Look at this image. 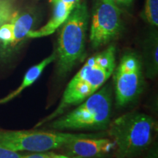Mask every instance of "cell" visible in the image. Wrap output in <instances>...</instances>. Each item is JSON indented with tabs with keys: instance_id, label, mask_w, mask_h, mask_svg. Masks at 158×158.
I'll return each mask as SVG.
<instances>
[{
	"instance_id": "13",
	"label": "cell",
	"mask_w": 158,
	"mask_h": 158,
	"mask_svg": "<svg viewBox=\"0 0 158 158\" xmlns=\"http://www.w3.org/2000/svg\"><path fill=\"white\" fill-rule=\"evenodd\" d=\"M144 19L153 27L158 26V0H146Z\"/></svg>"
},
{
	"instance_id": "2",
	"label": "cell",
	"mask_w": 158,
	"mask_h": 158,
	"mask_svg": "<svg viewBox=\"0 0 158 158\" xmlns=\"http://www.w3.org/2000/svg\"><path fill=\"white\" fill-rule=\"evenodd\" d=\"M107 130L115 143L116 158H136L152 145L156 122L148 114L129 112L110 122Z\"/></svg>"
},
{
	"instance_id": "12",
	"label": "cell",
	"mask_w": 158,
	"mask_h": 158,
	"mask_svg": "<svg viewBox=\"0 0 158 158\" xmlns=\"http://www.w3.org/2000/svg\"><path fill=\"white\" fill-rule=\"evenodd\" d=\"M143 64L147 78L154 80L158 74V37L157 31L150 34L143 45Z\"/></svg>"
},
{
	"instance_id": "11",
	"label": "cell",
	"mask_w": 158,
	"mask_h": 158,
	"mask_svg": "<svg viewBox=\"0 0 158 158\" xmlns=\"http://www.w3.org/2000/svg\"><path fill=\"white\" fill-rule=\"evenodd\" d=\"M55 60H56V53L54 52L53 54L49 55L48 56H47L46 58L43 59L38 64H35L29 68L25 73L24 76H23L21 85L16 89L10 92L5 98L0 99V105L7 103V102H10L13 99L15 98L19 94H21V92L25 89L31 86L40 78V76L43 73V71L46 68V67L50 64L51 63L54 62Z\"/></svg>"
},
{
	"instance_id": "14",
	"label": "cell",
	"mask_w": 158,
	"mask_h": 158,
	"mask_svg": "<svg viewBox=\"0 0 158 158\" xmlns=\"http://www.w3.org/2000/svg\"><path fill=\"white\" fill-rule=\"evenodd\" d=\"M16 0H0V27L8 22L15 13Z\"/></svg>"
},
{
	"instance_id": "18",
	"label": "cell",
	"mask_w": 158,
	"mask_h": 158,
	"mask_svg": "<svg viewBox=\"0 0 158 158\" xmlns=\"http://www.w3.org/2000/svg\"><path fill=\"white\" fill-rule=\"evenodd\" d=\"M133 0H122V5L129 6L132 3Z\"/></svg>"
},
{
	"instance_id": "15",
	"label": "cell",
	"mask_w": 158,
	"mask_h": 158,
	"mask_svg": "<svg viewBox=\"0 0 158 158\" xmlns=\"http://www.w3.org/2000/svg\"><path fill=\"white\" fill-rule=\"evenodd\" d=\"M22 155L17 152L4 149L0 147V158H21Z\"/></svg>"
},
{
	"instance_id": "8",
	"label": "cell",
	"mask_w": 158,
	"mask_h": 158,
	"mask_svg": "<svg viewBox=\"0 0 158 158\" xmlns=\"http://www.w3.org/2000/svg\"><path fill=\"white\" fill-rule=\"evenodd\" d=\"M65 155L73 158H98L115 150V143L108 138L96 135L77 138L62 147Z\"/></svg>"
},
{
	"instance_id": "9",
	"label": "cell",
	"mask_w": 158,
	"mask_h": 158,
	"mask_svg": "<svg viewBox=\"0 0 158 158\" xmlns=\"http://www.w3.org/2000/svg\"><path fill=\"white\" fill-rule=\"evenodd\" d=\"M81 0H50L53 5L51 18L44 26L38 29H31L27 34V38H40L52 35L68 19L71 12Z\"/></svg>"
},
{
	"instance_id": "1",
	"label": "cell",
	"mask_w": 158,
	"mask_h": 158,
	"mask_svg": "<svg viewBox=\"0 0 158 158\" xmlns=\"http://www.w3.org/2000/svg\"><path fill=\"white\" fill-rule=\"evenodd\" d=\"M115 68L116 48L113 45L89 57L69 82L56 109L42 118L35 128L45 125L95 93L111 77Z\"/></svg>"
},
{
	"instance_id": "10",
	"label": "cell",
	"mask_w": 158,
	"mask_h": 158,
	"mask_svg": "<svg viewBox=\"0 0 158 158\" xmlns=\"http://www.w3.org/2000/svg\"><path fill=\"white\" fill-rule=\"evenodd\" d=\"M10 21L13 24V39L6 56L10 55L27 38V34L31 30L35 23V18L34 14L29 12L21 14L15 12Z\"/></svg>"
},
{
	"instance_id": "6",
	"label": "cell",
	"mask_w": 158,
	"mask_h": 158,
	"mask_svg": "<svg viewBox=\"0 0 158 158\" xmlns=\"http://www.w3.org/2000/svg\"><path fill=\"white\" fill-rule=\"evenodd\" d=\"M112 76L116 105L118 108L125 107L132 103L143 92V64L135 53L124 54Z\"/></svg>"
},
{
	"instance_id": "4",
	"label": "cell",
	"mask_w": 158,
	"mask_h": 158,
	"mask_svg": "<svg viewBox=\"0 0 158 158\" xmlns=\"http://www.w3.org/2000/svg\"><path fill=\"white\" fill-rule=\"evenodd\" d=\"M78 105L70 112L59 116L45 125L56 131L107 129L112 108L110 86L101 87Z\"/></svg>"
},
{
	"instance_id": "7",
	"label": "cell",
	"mask_w": 158,
	"mask_h": 158,
	"mask_svg": "<svg viewBox=\"0 0 158 158\" xmlns=\"http://www.w3.org/2000/svg\"><path fill=\"white\" fill-rule=\"evenodd\" d=\"M123 29L122 11L110 0H98L94 6L90 27L89 41L94 49L107 45Z\"/></svg>"
},
{
	"instance_id": "3",
	"label": "cell",
	"mask_w": 158,
	"mask_h": 158,
	"mask_svg": "<svg viewBox=\"0 0 158 158\" xmlns=\"http://www.w3.org/2000/svg\"><path fill=\"white\" fill-rule=\"evenodd\" d=\"M89 14L85 1H80L61 26L56 53V73L66 76L84 58Z\"/></svg>"
},
{
	"instance_id": "17",
	"label": "cell",
	"mask_w": 158,
	"mask_h": 158,
	"mask_svg": "<svg viewBox=\"0 0 158 158\" xmlns=\"http://www.w3.org/2000/svg\"><path fill=\"white\" fill-rule=\"evenodd\" d=\"M150 149H148V152L144 158H158V149L157 143H154L150 146Z\"/></svg>"
},
{
	"instance_id": "16",
	"label": "cell",
	"mask_w": 158,
	"mask_h": 158,
	"mask_svg": "<svg viewBox=\"0 0 158 158\" xmlns=\"http://www.w3.org/2000/svg\"><path fill=\"white\" fill-rule=\"evenodd\" d=\"M53 152H33L29 155H22L21 158H51Z\"/></svg>"
},
{
	"instance_id": "5",
	"label": "cell",
	"mask_w": 158,
	"mask_h": 158,
	"mask_svg": "<svg viewBox=\"0 0 158 158\" xmlns=\"http://www.w3.org/2000/svg\"><path fill=\"white\" fill-rule=\"evenodd\" d=\"M94 134L70 133L56 130H7L0 129V147L13 152H42L59 149L73 140Z\"/></svg>"
}]
</instances>
